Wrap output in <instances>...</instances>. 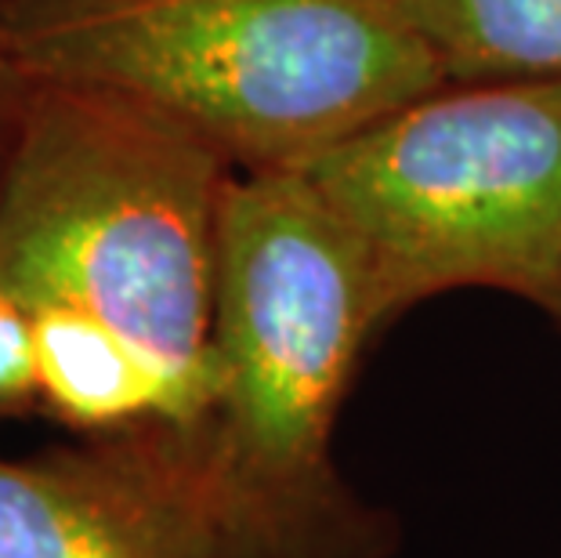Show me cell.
<instances>
[{
	"label": "cell",
	"instance_id": "8",
	"mask_svg": "<svg viewBox=\"0 0 561 558\" xmlns=\"http://www.w3.org/2000/svg\"><path fill=\"white\" fill-rule=\"evenodd\" d=\"M41 402L30 308L0 287V413Z\"/></svg>",
	"mask_w": 561,
	"mask_h": 558
},
{
	"label": "cell",
	"instance_id": "10",
	"mask_svg": "<svg viewBox=\"0 0 561 558\" xmlns=\"http://www.w3.org/2000/svg\"><path fill=\"white\" fill-rule=\"evenodd\" d=\"M554 319H558V327H561V308H558V312H554Z\"/></svg>",
	"mask_w": 561,
	"mask_h": 558
},
{
	"label": "cell",
	"instance_id": "3",
	"mask_svg": "<svg viewBox=\"0 0 561 558\" xmlns=\"http://www.w3.org/2000/svg\"><path fill=\"white\" fill-rule=\"evenodd\" d=\"M0 52L171 116L236 171L305 168L446 88L391 0H0Z\"/></svg>",
	"mask_w": 561,
	"mask_h": 558
},
{
	"label": "cell",
	"instance_id": "6",
	"mask_svg": "<svg viewBox=\"0 0 561 558\" xmlns=\"http://www.w3.org/2000/svg\"><path fill=\"white\" fill-rule=\"evenodd\" d=\"M41 402L91 435L167 424V391L130 344L69 305H30Z\"/></svg>",
	"mask_w": 561,
	"mask_h": 558
},
{
	"label": "cell",
	"instance_id": "4",
	"mask_svg": "<svg viewBox=\"0 0 561 558\" xmlns=\"http://www.w3.org/2000/svg\"><path fill=\"white\" fill-rule=\"evenodd\" d=\"M359 240L385 319L435 294L561 308V80L446 84L301 168Z\"/></svg>",
	"mask_w": 561,
	"mask_h": 558
},
{
	"label": "cell",
	"instance_id": "5",
	"mask_svg": "<svg viewBox=\"0 0 561 558\" xmlns=\"http://www.w3.org/2000/svg\"><path fill=\"white\" fill-rule=\"evenodd\" d=\"M0 558H214L171 429L0 457Z\"/></svg>",
	"mask_w": 561,
	"mask_h": 558
},
{
	"label": "cell",
	"instance_id": "2",
	"mask_svg": "<svg viewBox=\"0 0 561 558\" xmlns=\"http://www.w3.org/2000/svg\"><path fill=\"white\" fill-rule=\"evenodd\" d=\"M232 163L127 94L30 77L0 193V287L116 330L193 429L214 374L218 218Z\"/></svg>",
	"mask_w": 561,
	"mask_h": 558
},
{
	"label": "cell",
	"instance_id": "9",
	"mask_svg": "<svg viewBox=\"0 0 561 558\" xmlns=\"http://www.w3.org/2000/svg\"><path fill=\"white\" fill-rule=\"evenodd\" d=\"M30 77L0 52V193H4L11 157H15L19 124H22V105H26Z\"/></svg>",
	"mask_w": 561,
	"mask_h": 558
},
{
	"label": "cell",
	"instance_id": "1",
	"mask_svg": "<svg viewBox=\"0 0 561 558\" xmlns=\"http://www.w3.org/2000/svg\"><path fill=\"white\" fill-rule=\"evenodd\" d=\"M385 308L359 240L301 168L232 171L218 218L214 374L174 429L214 558H391L399 526L333 460V429Z\"/></svg>",
	"mask_w": 561,
	"mask_h": 558
},
{
	"label": "cell",
	"instance_id": "7",
	"mask_svg": "<svg viewBox=\"0 0 561 558\" xmlns=\"http://www.w3.org/2000/svg\"><path fill=\"white\" fill-rule=\"evenodd\" d=\"M446 84L561 80V0H391Z\"/></svg>",
	"mask_w": 561,
	"mask_h": 558
}]
</instances>
